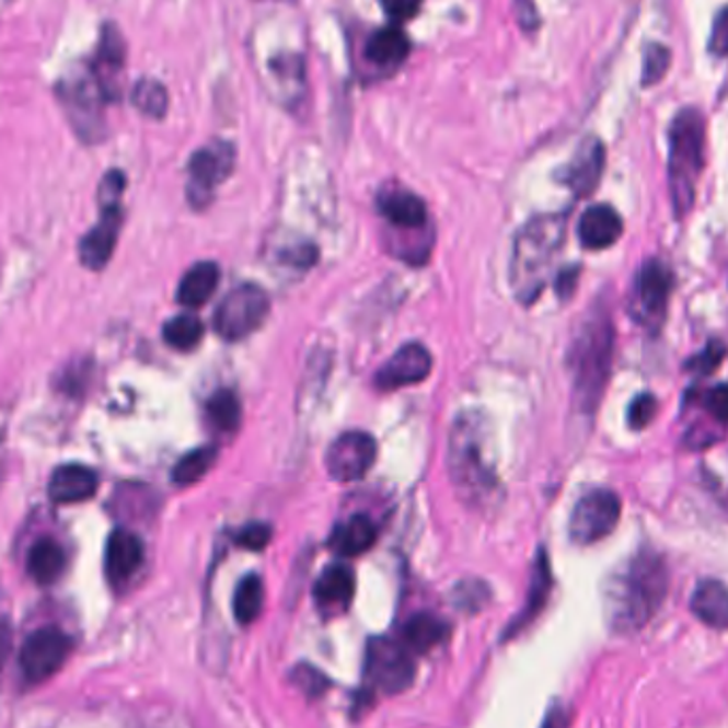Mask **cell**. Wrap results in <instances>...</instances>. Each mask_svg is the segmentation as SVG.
<instances>
[{
	"label": "cell",
	"mask_w": 728,
	"mask_h": 728,
	"mask_svg": "<svg viewBox=\"0 0 728 728\" xmlns=\"http://www.w3.org/2000/svg\"><path fill=\"white\" fill-rule=\"evenodd\" d=\"M541 728H569V712L561 703L552 705L545 714V720Z\"/></svg>",
	"instance_id": "44"
},
{
	"label": "cell",
	"mask_w": 728,
	"mask_h": 728,
	"mask_svg": "<svg viewBox=\"0 0 728 728\" xmlns=\"http://www.w3.org/2000/svg\"><path fill=\"white\" fill-rule=\"evenodd\" d=\"M132 105L153 119L164 117L169 109L166 88L155 79H141L132 90Z\"/></svg>",
	"instance_id": "34"
},
{
	"label": "cell",
	"mask_w": 728,
	"mask_h": 728,
	"mask_svg": "<svg viewBox=\"0 0 728 728\" xmlns=\"http://www.w3.org/2000/svg\"><path fill=\"white\" fill-rule=\"evenodd\" d=\"M268 297L254 284L239 286L220 303L216 311V331L227 342H241L250 337L267 317Z\"/></svg>",
	"instance_id": "8"
},
{
	"label": "cell",
	"mask_w": 728,
	"mask_h": 728,
	"mask_svg": "<svg viewBox=\"0 0 728 728\" xmlns=\"http://www.w3.org/2000/svg\"><path fill=\"white\" fill-rule=\"evenodd\" d=\"M58 96L77 135L83 141H99L103 137V103H107V96L92 69L85 67L62 79Z\"/></svg>",
	"instance_id": "6"
},
{
	"label": "cell",
	"mask_w": 728,
	"mask_h": 728,
	"mask_svg": "<svg viewBox=\"0 0 728 728\" xmlns=\"http://www.w3.org/2000/svg\"><path fill=\"white\" fill-rule=\"evenodd\" d=\"M605 169V148L597 137H588L577 148L574 160L565 171V184L577 194L588 196L597 190Z\"/></svg>",
	"instance_id": "16"
},
{
	"label": "cell",
	"mask_w": 728,
	"mask_h": 728,
	"mask_svg": "<svg viewBox=\"0 0 728 728\" xmlns=\"http://www.w3.org/2000/svg\"><path fill=\"white\" fill-rule=\"evenodd\" d=\"M669 592V569L654 550L631 556L605 586V617L615 635H635L646 628Z\"/></svg>",
	"instance_id": "1"
},
{
	"label": "cell",
	"mask_w": 728,
	"mask_h": 728,
	"mask_svg": "<svg viewBox=\"0 0 728 728\" xmlns=\"http://www.w3.org/2000/svg\"><path fill=\"white\" fill-rule=\"evenodd\" d=\"M96 488H99L96 473L83 464L58 466L49 479V497L60 505L88 500L94 497Z\"/></svg>",
	"instance_id": "21"
},
{
	"label": "cell",
	"mask_w": 728,
	"mask_h": 728,
	"mask_svg": "<svg viewBox=\"0 0 728 728\" xmlns=\"http://www.w3.org/2000/svg\"><path fill=\"white\" fill-rule=\"evenodd\" d=\"M67 567V554L54 539H38L28 552V574L41 583H54Z\"/></svg>",
	"instance_id": "28"
},
{
	"label": "cell",
	"mask_w": 728,
	"mask_h": 728,
	"mask_svg": "<svg viewBox=\"0 0 728 728\" xmlns=\"http://www.w3.org/2000/svg\"><path fill=\"white\" fill-rule=\"evenodd\" d=\"M11 646H13V637H11V628H9V624L0 622V667L4 665L7 656L11 654Z\"/></svg>",
	"instance_id": "45"
},
{
	"label": "cell",
	"mask_w": 728,
	"mask_h": 728,
	"mask_svg": "<svg viewBox=\"0 0 728 728\" xmlns=\"http://www.w3.org/2000/svg\"><path fill=\"white\" fill-rule=\"evenodd\" d=\"M265 605V588L258 575H247L239 581L234 597H232V613L234 620L243 626L258 620Z\"/></svg>",
	"instance_id": "30"
},
{
	"label": "cell",
	"mask_w": 728,
	"mask_h": 728,
	"mask_svg": "<svg viewBox=\"0 0 728 728\" xmlns=\"http://www.w3.org/2000/svg\"><path fill=\"white\" fill-rule=\"evenodd\" d=\"M365 678L383 694H401L416 680L414 654L401 639L375 637L369 642L365 654Z\"/></svg>",
	"instance_id": "7"
},
{
	"label": "cell",
	"mask_w": 728,
	"mask_h": 728,
	"mask_svg": "<svg viewBox=\"0 0 728 728\" xmlns=\"http://www.w3.org/2000/svg\"><path fill=\"white\" fill-rule=\"evenodd\" d=\"M220 284V268L216 263H198L182 277L177 288V301L184 307L205 305Z\"/></svg>",
	"instance_id": "27"
},
{
	"label": "cell",
	"mask_w": 728,
	"mask_h": 728,
	"mask_svg": "<svg viewBox=\"0 0 728 728\" xmlns=\"http://www.w3.org/2000/svg\"><path fill=\"white\" fill-rule=\"evenodd\" d=\"M71 654V639L56 626L35 631L20 650V665L31 682H45L54 678Z\"/></svg>",
	"instance_id": "11"
},
{
	"label": "cell",
	"mask_w": 728,
	"mask_h": 728,
	"mask_svg": "<svg viewBox=\"0 0 728 728\" xmlns=\"http://www.w3.org/2000/svg\"><path fill=\"white\" fill-rule=\"evenodd\" d=\"M725 354H727L725 345L720 344V342H712L698 356H694L690 360L689 369L690 371H694L696 375H709V373H714L718 369V365L723 362Z\"/></svg>",
	"instance_id": "36"
},
{
	"label": "cell",
	"mask_w": 728,
	"mask_h": 728,
	"mask_svg": "<svg viewBox=\"0 0 728 728\" xmlns=\"http://www.w3.org/2000/svg\"><path fill=\"white\" fill-rule=\"evenodd\" d=\"M516 11H518V22L522 24L524 31H533L539 26V18H536L533 0H516Z\"/></svg>",
	"instance_id": "43"
},
{
	"label": "cell",
	"mask_w": 728,
	"mask_h": 728,
	"mask_svg": "<svg viewBox=\"0 0 728 728\" xmlns=\"http://www.w3.org/2000/svg\"><path fill=\"white\" fill-rule=\"evenodd\" d=\"M241 403L230 390H218L207 403V418L222 432H234L241 426Z\"/></svg>",
	"instance_id": "33"
},
{
	"label": "cell",
	"mask_w": 728,
	"mask_h": 728,
	"mask_svg": "<svg viewBox=\"0 0 728 728\" xmlns=\"http://www.w3.org/2000/svg\"><path fill=\"white\" fill-rule=\"evenodd\" d=\"M613 344L615 331L610 313L603 309L588 311L569 351L575 403L583 414L597 412L605 394L612 375Z\"/></svg>",
	"instance_id": "3"
},
{
	"label": "cell",
	"mask_w": 728,
	"mask_h": 728,
	"mask_svg": "<svg viewBox=\"0 0 728 728\" xmlns=\"http://www.w3.org/2000/svg\"><path fill=\"white\" fill-rule=\"evenodd\" d=\"M412 51V41L396 26L390 24L367 38L365 56L378 69H398Z\"/></svg>",
	"instance_id": "22"
},
{
	"label": "cell",
	"mask_w": 728,
	"mask_h": 728,
	"mask_svg": "<svg viewBox=\"0 0 728 728\" xmlns=\"http://www.w3.org/2000/svg\"><path fill=\"white\" fill-rule=\"evenodd\" d=\"M216 459H218V450L213 446H203V448L192 450L186 457L177 460V464L173 469V482L177 486H190L211 471Z\"/></svg>",
	"instance_id": "31"
},
{
	"label": "cell",
	"mask_w": 728,
	"mask_h": 728,
	"mask_svg": "<svg viewBox=\"0 0 728 728\" xmlns=\"http://www.w3.org/2000/svg\"><path fill=\"white\" fill-rule=\"evenodd\" d=\"M143 558H146L143 541L126 529H117L107 541L105 574L115 586L126 583L141 569Z\"/></svg>",
	"instance_id": "17"
},
{
	"label": "cell",
	"mask_w": 728,
	"mask_h": 728,
	"mask_svg": "<svg viewBox=\"0 0 728 728\" xmlns=\"http://www.w3.org/2000/svg\"><path fill=\"white\" fill-rule=\"evenodd\" d=\"M380 213L403 230L421 229L426 224V205L418 194L407 190L385 192L380 196Z\"/></svg>",
	"instance_id": "24"
},
{
	"label": "cell",
	"mask_w": 728,
	"mask_h": 728,
	"mask_svg": "<svg viewBox=\"0 0 728 728\" xmlns=\"http://www.w3.org/2000/svg\"><path fill=\"white\" fill-rule=\"evenodd\" d=\"M101 222L90 230L79 245V258L83 267L92 270H101L114 256L115 241L119 234V222H122V209L119 203L101 205Z\"/></svg>",
	"instance_id": "15"
},
{
	"label": "cell",
	"mask_w": 728,
	"mask_h": 728,
	"mask_svg": "<svg viewBox=\"0 0 728 728\" xmlns=\"http://www.w3.org/2000/svg\"><path fill=\"white\" fill-rule=\"evenodd\" d=\"M203 335H205L203 322L194 313L175 315L173 320H169L164 324V342L180 351L194 349L196 345L200 344Z\"/></svg>",
	"instance_id": "32"
},
{
	"label": "cell",
	"mask_w": 728,
	"mask_h": 728,
	"mask_svg": "<svg viewBox=\"0 0 728 728\" xmlns=\"http://www.w3.org/2000/svg\"><path fill=\"white\" fill-rule=\"evenodd\" d=\"M424 0H382L383 11L394 24L409 22L414 15H418Z\"/></svg>",
	"instance_id": "39"
},
{
	"label": "cell",
	"mask_w": 728,
	"mask_h": 728,
	"mask_svg": "<svg viewBox=\"0 0 728 728\" xmlns=\"http://www.w3.org/2000/svg\"><path fill=\"white\" fill-rule=\"evenodd\" d=\"M705 166V119L686 107L669 126V192L675 218L689 216Z\"/></svg>",
	"instance_id": "5"
},
{
	"label": "cell",
	"mask_w": 728,
	"mask_h": 728,
	"mask_svg": "<svg viewBox=\"0 0 728 728\" xmlns=\"http://www.w3.org/2000/svg\"><path fill=\"white\" fill-rule=\"evenodd\" d=\"M671 67V51L662 43H648L644 47V69H642V85L654 88L662 81Z\"/></svg>",
	"instance_id": "35"
},
{
	"label": "cell",
	"mask_w": 728,
	"mask_h": 728,
	"mask_svg": "<svg viewBox=\"0 0 728 728\" xmlns=\"http://www.w3.org/2000/svg\"><path fill=\"white\" fill-rule=\"evenodd\" d=\"M675 286L673 270L660 261H648L639 268L633 292H631V313L633 317L646 326L658 328L665 320L669 299Z\"/></svg>",
	"instance_id": "9"
},
{
	"label": "cell",
	"mask_w": 728,
	"mask_h": 728,
	"mask_svg": "<svg viewBox=\"0 0 728 728\" xmlns=\"http://www.w3.org/2000/svg\"><path fill=\"white\" fill-rule=\"evenodd\" d=\"M378 459V443L367 432H344L326 454L328 475L337 482H354L369 473Z\"/></svg>",
	"instance_id": "13"
},
{
	"label": "cell",
	"mask_w": 728,
	"mask_h": 728,
	"mask_svg": "<svg viewBox=\"0 0 728 728\" xmlns=\"http://www.w3.org/2000/svg\"><path fill=\"white\" fill-rule=\"evenodd\" d=\"M232 164H234V150L227 141H213L207 148L194 152L188 164L190 173L188 194L196 207L209 203L213 188L229 177Z\"/></svg>",
	"instance_id": "12"
},
{
	"label": "cell",
	"mask_w": 728,
	"mask_h": 728,
	"mask_svg": "<svg viewBox=\"0 0 728 728\" xmlns=\"http://www.w3.org/2000/svg\"><path fill=\"white\" fill-rule=\"evenodd\" d=\"M565 232L563 216H541L518 234L511 256V286L522 303H533L541 294L563 247Z\"/></svg>",
	"instance_id": "4"
},
{
	"label": "cell",
	"mask_w": 728,
	"mask_h": 728,
	"mask_svg": "<svg viewBox=\"0 0 728 728\" xmlns=\"http://www.w3.org/2000/svg\"><path fill=\"white\" fill-rule=\"evenodd\" d=\"M356 592V575L345 565H333L324 569L315 581L313 597L317 610L326 615L344 613Z\"/></svg>",
	"instance_id": "18"
},
{
	"label": "cell",
	"mask_w": 728,
	"mask_h": 728,
	"mask_svg": "<svg viewBox=\"0 0 728 728\" xmlns=\"http://www.w3.org/2000/svg\"><path fill=\"white\" fill-rule=\"evenodd\" d=\"M448 469L460 498L486 507L498 495L497 454L493 430L477 412L460 414L450 430Z\"/></svg>",
	"instance_id": "2"
},
{
	"label": "cell",
	"mask_w": 728,
	"mask_h": 728,
	"mask_svg": "<svg viewBox=\"0 0 728 728\" xmlns=\"http://www.w3.org/2000/svg\"><path fill=\"white\" fill-rule=\"evenodd\" d=\"M124 60H126L124 38H122L119 31L115 28L114 24H107L103 28V35H101L96 60L90 65V69H92V73L99 79V83H101L107 101H117L119 99V90H117L115 77H117V73L124 71Z\"/></svg>",
	"instance_id": "20"
},
{
	"label": "cell",
	"mask_w": 728,
	"mask_h": 728,
	"mask_svg": "<svg viewBox=\"0 0 728 728\" xmlns=\"http://www.w3.org/2000/svg\"><path fill=\"white\" fill-rule=\"evenodd\" d=\"M624 222L610 205H594L583 211L577 224L579 241L586 250H608L622 236Z\"/></svg>",
	"instance_id": "19"
},
{
	"label": "cell",
	"mask_w": 728,
	"mask_h": 728,
	"mask_svg": "<svg viewBox=\"0 0 728 728\" xmlns=\"http://www.w3.org/2000/svg\"><path fill=\"white\" fill-rule=\"evenodd\" d=\"M622 502L613 490L597 488L577 500L569 520V535L579 545H592L608 535L620 522Z\"/></svg>",
	"instance_id": "10"
},
{
	"label": "cell",
	"mask_w": 728,
	"mask_h": 728,
	"mask_svg": "<svg viewBox=\"0 0 728 728\" xmlns=\"http://www.w3.org/2000/svg\"><path fill=\"white\" fill-rule=\"evenodd\" d=\"M658 412V401L654 394H639L628 407V424L633 430L646 428Z\"/></svg>",
	"instance_id": "37"
},
{
	"label": "cell",
	"mask_w": 728,
	"mask_h": 728,
	"mask_svg": "<svg viewBox=\"0 0 728 728\" xmlns=\"http://www.w3.org/2000/svg\"><path fill=\"white\" fill-rule=\"evenodd\" d=\"M690 610L707 626L712 628H728V588L718 579H703L696 583Z\"/></svg>",
	"instance_id": "23"
},
{
	"label": "cell",
	"mask_w": 728,
	"mask_h": 728,
	"mask_svg": "<svg viewBox=\"0 0 728 728\" xmlns=\"http://www.w3.org/2000/svg\"><path fill=\"white\" fill-rule=\"evenodd\" d=\"M432 371V358L428 349L420 344L401 347L390 360H385L380 373L375 375V385L382 390H396L405 385L420 383Z\"/></svg>",
	"instance_id": "14"
},
{
	"label": "cell",
	"mask_w": 728,
	"mask_h": 728,
	"mask_svg": "<svg viewBox=\"0 0 728 728\" xmlns=\"http://www.w3.org/2000/svg\"><path fill=\"white\" fill-rule=\"evenodd\" d=\"M550 592H552V571H550L547 556L541 552L539 558H536L535 571H533V581H531L527 605H524V610L520 612V615L509 624L505 639L518 635L520 631H524L535 620L541 610L545 608V603L550 599Z\"/></svg>",
	"instance_id": "26"
},
{
	"label": "cell",
	"mask_w": 728,
	"mask_h": 728,
	"mask_svg": "<svg viewBox=\"0 0 728 728\" xmlns=\"http://www.w3.org/2000/svg\"><path fill=\"white\" fill-rule=\"evenodd\" d=\"M268 541H270V529L267 524H250L236 536L239 545H243L247 550H256V552L267 547Z\"/></svg>",
	"instance_id": "42"
},
{
	"label": "cell",
	"mask_w": 728,
	"mask_h": 728,
	"mask_svg": "<svg viewBox=\"0 0 728 728\" xmlns=\"http://www.w3.org/2000/svg\"><path fill=\"white\" fill-rule=\"evenodd\" d=\"M709 51H712L714 56H720V58L728 56V7H725V9L718 13V18H716V22H714V26H712Z\"/></svg>",
	"instance_id": "40"
},
{
	"label": "cell",
	"mask_w": 728,
	"mask_h": 728,
	"mask_svg": "<svg viewBox=\"0 0 728 728\" xmlns=\"http://www.w3.org/2000/svg\"><path fill=\"white\" fill-rule=\"evenodd\" d=\"M448 637V624L432 613H416L403 626L401 644L414 656L437 648Z\"/></svg>",
	"instance_id": "25"
},
{
	"label": "cell",
	"mask_w": 728,
	"mask_h": 728,
	"mask_svg": "<svg viewBox=\"0 0 728 728\" xmlns=\"http://www.w3.org/2000/svg\"><path fill=\"white\" fill-rule=\"evenodd\" d=\"M294 682L309 694H322L328 689V678L311 667H299L294 671Z\"/></svg>",
	"instance_id": "41"
},
{
	"label": "cell",
	"mask_w": 728,
	"mask_h": 728,
	"mask_svg": "<svg viewBox=\"0 0 728 728\" xmlns=\"http://www.w3.org/2000/svg\"><path fill=\"white\" fill-rule=\"evenodd\" d=\"M378 529L367 516H354L344 522L331 539V545L342 556H360L373 547Z\"/></svg>",
	"instance_id": "29"
},
{
	"label": "cell",
	"mask_w": 728,
	"mask_h": 728,
	"mask_svg": "<svg viewBox=\"0 0 728 728\" xmlns=\"http://www.w3.org/2000/svg\"><path fill=\"white\" fill-rule=\"evenodd\" d=\"M703 405L716 420L728 424V383H720V385L707 390Z\"/></svg>",
	"instance_id": "38"
}]
</instances>
